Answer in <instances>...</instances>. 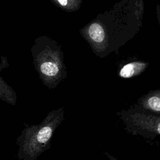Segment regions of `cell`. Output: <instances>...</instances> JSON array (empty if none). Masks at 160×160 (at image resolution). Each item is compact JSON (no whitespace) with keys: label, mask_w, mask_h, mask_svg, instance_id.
<instances>
[{"label":"cell","mask_w":160,"mask_h":160,"mask_svg":"<svg viewBox=\"0 0 160 160\" xmlns=\"http://www.w3.org/2000/svg\"><path fill=\"white\" fill-rule=\"evenodd\" d=\"M148 62L136 60L130 61L121 67L118 76L121 78L130 79L142 74L148 67Z\"/></svg>","instance_id":"obj_7"},{"label":"cell","mask_w":160,"mask_h":160,"mask_svg":"<svg viewBox=\"0 0 160 160\" xmlns=\"http://www.w3.org/2000/svg\"><path fill=\"white\" fill-rule=\"evenodd\" d=\"M116 114L127 132L150 140L160 136V116L148 112L134 104Z\"/></svg>","instance_id":"obj_4"},{"label":"cell","mask_w":160,"mask_h":160,"mask_svg":"<svg viewBox=\"0 0 160 160\" xmlns=\"http://www.w3.org/2000/svg\"><path fill=\"white\" fill-rule=\"evenodd\" d=\"M54 5L66 12H74L79 9L83 0H49Z\"/></svg>","instance_id":"obj_8"},{"label":"cell","mask_w":160,"mask_h":160,"mask_svg":"<svg viewBox=\"0 0 160 160\" xmlns=\"http://www.w3.org/2000/svg\"><path fill=\"white\" fill-rule=\"evenodd\" d=\"M144 0H121L80 30L95 55L104 58L118 51L142 26Z\"/></svg>","instance_id":"obj_1"},{"label":"cell","mask_w":160,"mask_h":160,"mask_svg":"<svg viewBox=\"0 0 160 160\" xmlns=\"http://www.w3.org/2000/svg\"><path fill=\"white\" fill-rule=\"evenodd\" d=\"M64 113L62 106L49 112L40 124L29 126L24 123L25 127L16 141L19 160H36L50 148L55 131L64 120Z\"/></svg>","instance_id":"obj_3"},{"label":"cell","mask_w":160,"mask_h":160,"mask_svg":"<svg viewBox=\"0 0 160 160\" xmlns=\"http://www.w3.org/2000/svg\"><path fill=\"white\" fill-rule=\"evenodd\" d=\"M8 66L9 64L7 58L2 56V62L0 64V99L11 105L15 106L17 102L16 93L1 76V71Z\"/></svg>","instance_id":"obj_6"},{"label":"cell","mask_w":160,"mask_h":160,"mask_svg":"<svg viewBox=\"0 0 160 160\" xmlns=\"http://www.w3.org/2000/svg\"><path fill=\"white\" fill-rule=\"evenodd\" d=\"M34 69L42 84L49 89L56 88L68 75L64 54L56 41L46 35L35 39L31 48Z\"/></svg>","instance_id":"obj_2"},{"label":"cell","mask_w":160,"mask_h":160,"mask_svg":"<svg viewBox=\"0 0 160 160\" xmlns=\"http://www.w3.org/2000/svg\"><path fill=\"white\" fill-rule=\"evenodd\" d=\"M104 154L106 155V156L109 158V160H118V159H116L114 157H113V156H112L111 154H109L108 152H104Z\"/></svg>","instance_id":"obj_9"},{"label":"cell","mask_w":160,"mask_h":160,"mask_svg":"<svg viewBox=\"0 0 160 160\" xmlns=\"http://www.w3.org/2000/svg\"><path fill=\"white\" fill-rule=\"evenodd\" d=\"M134 104L148 112L160 116V88L148 92L139 98Z\"/></svg>","instance_id":"obj_5"}]
</instances>
